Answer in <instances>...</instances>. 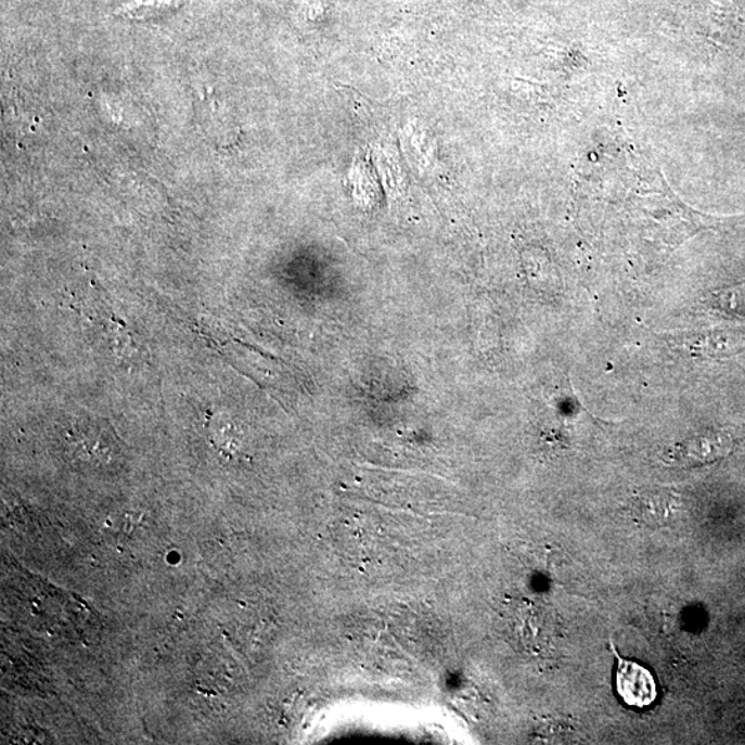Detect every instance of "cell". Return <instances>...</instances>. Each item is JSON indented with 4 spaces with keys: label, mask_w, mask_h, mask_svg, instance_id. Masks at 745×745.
<instances>
[{
    "label": "cell",
    "mask_w": 745,
    "mask_h": 745,
    "mask_svg": "<svg viewBox=\"0 0 745 745\" xmlns=\"http://www.w3.org/2000/svg\"><path fill=\"white\" fill-rule=\"evenodd\" d=\"M64 445L69 460L82 467H105L119 455V440L114 429L95 419H79L70 424Z\"/></svg>",
    "instance_id": "1"
},
{
    "label": "cell",
    "mask_w": 745,
    "mask_h": 745,
    "mask_svg": "<svg viewBox=\"0 0 745 745\" xmlns=\"http://www.w3.org/2000/svg\"><path fill=\"white\" fill-rule=\"evenodd\" d=\"M616 686L622 702L630 707L645 708L656 702L657 688L652 673L640 664L622 660L617 655Z\"/></svg>",
    "instance_id": "2"
},
{
    "label": "cell",
    "mask_w": 745,
    "mask_h": 745,
    "mask_svg": "<svg viewBox=\"0 0 745 745\" xmlns=\"http://www.w3.org/2000/svg\"><path fill=\"white\" fill-rule=\"evenodd\" d=\"M732 438L721 431H707L685 440L672 452V458L682 464L712 463L731 453Z\"/></svg>",
    "instance_id": "3"
},
{
    "label": "cell",
    "mask_w": 745,
    "mask_h": 745,
    "mask_svg": "<svg viewBox=\"0 0 745 745\" xmlns=\"http://www.w3.org/2000/svg\"><path fill=\"white\" fill-rule=\"evenodd\" d=\"M673 343L692 354L722 357V355H731L745 348V332L717 331L683 334L681 337L673 338Z\"/></svg>",
    "instance_id": "4"
},
{
    "label": "cell",
    "mask_w": 745,
    "mask_h": 745,
    "mask_svg": "<svg viewBox=\"0 0 745 745\" xmlns=\"http://www.w3.org/2000/svg\"><path fill=\"white\" fill-rule=\"evenodd\" d=\"M180 0H134L124 4L116 14L131 20H149L158 17L179 8Z\"/></svg>",
    "instance_id": "5"
},
{
    "label": "cell",
    "mask_w": 745,
    "mask_h": 745,
    "mask_svg": "<svg viewBox=\"0 0 745 745\" xmlns=\"http://www.w3.org/2000/svg\"><path fill=\"white\" fill-rule=\"evenodd\" d=\"M714 303L724 311L742 312L745 311V285L714 294Z\"/></svg>",
    "instance_id": "6"
}]
</instances>
